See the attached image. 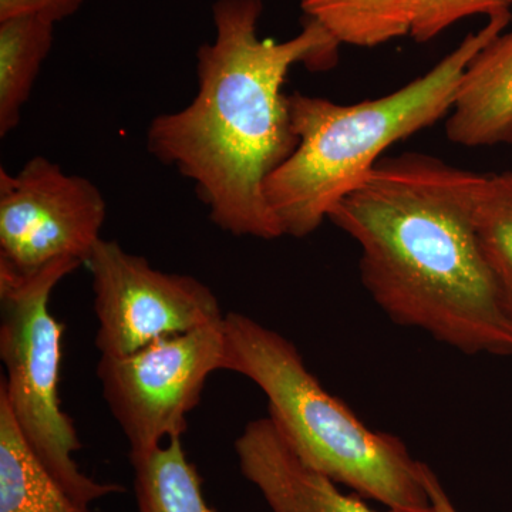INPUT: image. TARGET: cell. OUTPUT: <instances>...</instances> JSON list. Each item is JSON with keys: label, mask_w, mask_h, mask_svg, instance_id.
Here are the masks:
<instances>
[{"label": "cell", "mask_w": 512, "mask_h": 512, "mask_svg": "<svg viewBox=\"0 0 512 512\" xmlns=\"http://www.w3.org/2000/svg\"><path fill=\"white\" fill-rule=\"evenodd\" d=\"M484 174L429 154L380 160L330 211L360 249V278L397 325L466 355H512V326L474 208Z\"/></svg>", "instance_id": "6da1fadb"}, {"label": "cell", "mask_w": 512, "mask_h": 512, "mask_svg": "<svg viewBox=\"0 0 512 512\" xmlns=\"http://www.w3.org/2000/svg\"><path fill=\"white\" fill-rule=\"evenodd\" d=\"M262 0H217L215 40L197 53L198 89L183 110L157 116L148 151L194 183L211 221L237 237H284L265 198V183L299 140L286 76L295 64L313 70L338 62L339 43L303 18L292 39L258 35Z\"/></svg>", "instance_id": "7a4b0ae2"}, {"label": "cell", "mask_w": 512, "mask_h": 512, "mask_svg": "<svg viewBox=\"0 0 512 512\" xmlns=\"http://www.w3.org/2000/svg\"><path fill=\"white\" fill-rule=\"evenodd\" d=\"M511 19L512 13L488 19L430 72L379 99L339 104L289 94L299 143L265 183L266 202L284 237L313 234L387 148L448 116L468 63L507 29Z\"/></svg>", "instance_id": "3957f363"}, {"label": "cell", "mask_w": 512, "mask_h": 512, "mask_svg": "<svg viewBox=\"0 0 512 512\" xmlns=\"http://www.w3.org/2000/svg\"><path fill=\"white\" fill-rule=\"evenodd\" d=\"M222 370L252 380L268 417L306 466L392 510H426L421 461L393 434L370 430L309 372L292 342L231 312L224 318Z\"/></svg>", "instance_id": "277c9868"}, {"label": "cell", "mask_w": 512, "mask_h": 512, "mask_svg": "<svg viewBox=\"0 0 512 512\" xmlns=\"http://www.w3.org/2000/svg\"><path fill=\"white\" fill-rule=\"evenodd\" d=\"M80 266L59 261L30 274L0 269V359L6 370L0 397L40 463L74 500L89 507L123 487L99 483L80 470L74 454L82 443L60 404L64 326L49 303L57 284Z\"/></svg>", "instance_id": "5b68a950"}, {"label": "cell", "mask_w": 512, "mask_h": 512, "mask_svg": "<svg viewBox=\"0 0 512 512\" xmlns=\"http://www.w3.org/2000/svg\"><path fill=\"white\" fill-rule=\"evenodd\" d=\"M224 320L126 356H101L97 376L130 456L183 437L208 377L224 366Z\"/></svg>", "instance_id": "8992f818"}, {"label": "cell", "mask_w": 512, "mask_h": 512, "mask_svg": "<svg viewBox=\"0 0 512 512\" xmlns=\"http://www.w3.org/2000/svg\"><path fill=\"white\" fill-rule=\"evenodd\" d=\"M92 272L96 348L126 356L157 340L224 320L215 293L194 276L153 268L116 241L101 239L86 262Z\"/></svg>", "instance_id": "52a82bcc"}, {"label": "cell", "mask_w": 512, "mask_h": 512, "mask_svg": "<svg viewBox=\"0 0 512 512\" xmlns=\"http://www.w3.org/2000/svg\"><path fill=\"white\" fill-rule=\"evenodd\" d=\"M107 204L97 185L37 156L0 170V269L30 274L59 261L86 264L101 241Z\"/></svg>", "instance_id": "ba28073f"}, {"label": "cell", "mask_w": 512, "mask_h": 512, "mask_svg": "<svg viewBox=\"0 0 512 512\" xmlns=\"http://www.w3.org/2000/svg\"><path fill=\"white\" fill-rule=\"evenodd\" d=\"M242 476L261 491L272 512H377L338 483L306 466L269 417L251 421L235 441ZM387 512H436L392 510Z\"/></svg>", "instance_id": "9c48e42d"}, {"label": "cell", "mask_w": 512, "mask_h": 512, "mask_svg": "<svg viewBox=\"0 0 512 512\" xmlns=\"http://www.w3.org/2000/svg\"><path fill=\"white\" fill-rule=\"evenodd\" d=\"M446 134L461 147L512 146V29L495 36L468 63Z\"/></svg>", "instance_id": "30bf717a"}, {"label": "cell", "mask_w": 512, "mask_h": 512, "mask_svg": "<svg viewBox=\"0 0 512 512\" xmlns=\"http://www.w3.org/2000/svg\"><path fill=\"white\" fill-rule=\"evenodd\" d=\"M0 512H90L40 463L0 397Z\"/></svg>", "instance_id": "8fae6325"}, {"label": "cell", "mask_w": 512, "mask_h": 512, "mask_svg": "<svg viewBox=\"0 0 512 512\" xmlns=\"http://www.w3.org/2000/svg\"><path fill=\"white\" fill-rule=\"evenodd\" d=\"M55 25L37 15L0 19V137L20 124L23 106L52 50Z\"/></svg>", "instance_id": "7c38bea8"}, {"label": "cell", "mask_w": 512, "mask_h": 512, "mask_svg": "<svg viewBox=\"0 0 512 512\" xmlns=\"http://www.w3.org/2000/svg\"><path fill=\"white\" fill-rule=\"evenodd\" d=\"M420 0H301L305 19L336 42L376 47L412 35Z\"/></svg>", "instance_id": "4fadbf2b"}, {"label": "cell", "mask_w": 512, "mask_h": 512, "mask_svg": "<svg viewBox=\"0 0 512 512\" xmlns=\"http://www.w3.org/2000/svg\"><path fill=\"white\" fill-rule=\"evenodd\" d=\"M130 461L138 512H217L205 501L200 474L185 456L181 437Z\"/></svg>", "instance_id": "5bb4252c"}, {"label": "cell", "mask_w": 512, "mask_h": 512, "mask_svg": "<svg viewBox=\"0 0 512 512\" xmlns=\"http://www.w3.org/2000/svg\"><path fill=\"white\" fill-rule=\"evenodd\" d=\"M474 224L512 326V170L484 174Z\"/></svg>", "instance_id": "9a60e30c"}, {"label": "cell", "mask_w": 512, "mask_h": 512, "mask_svg": "<svg viewBox=\"0 0 512 512\" xmlns=\"http://www.w3.org/2000/svg\"><path fill=\"white\" fill-rule=\"evenodd\" d=\"M512 0H420L414 22V42L427 43L436 39L460 20L484 15L488 19L511 13Z\"/></svg>", "instance_id": "2e32d148"}, {"label": "cell", "mask_w": 512, "mask_h": 512, "mask_svg": "<svg viewBox=\"0 0 512 512\" xmlns=\"http://www.w3.org/2000/svg\"><path fill=\"white\" fill-rule=\"evenodd\" d=\"M83 3L84 0H0V19L37 15L57 23L76 13Z\"/></svg>", "instance_id": "e0dca14e"}, {"label": "cell", "mask_w": 512, "mask_h": 512, "mask_svg": "<svg viewBox=\"0 0 512 512\" xmlns=\"http://www.w3.org/2000/svg\"><path fill=\"white\" fill-rule=\"evenodd\" d=\"M420 473L424 488H426L427 495H429L431 507L436 512H458L433 470L427 464L421 463Z\"/></svg>", "instance_id": "ac0fdd59"}]
</instances>
